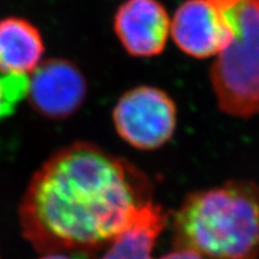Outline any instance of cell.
<instances>
[{
  "mask_svg": "<svg viewBox=\"0 0 259 259\" xmlns=\"http://www.w3.org/2000/svg\"><path fill=\"white\" fill-rule=\"evenodd\" d=\"M153 191L131 162L77 142L32 176L19 205L22 233L41 253L88 255L111 244Z\"/></svg>",
  "mask_w": 259,
  "mask_h": 259,
  "instance_id": "6da1fadb",
  "label": "cell"
},
{
  "mask_svg": "<svg viewBox=\"0 0 259 259\" xmlns=\"http://www.w3.org/2000/svg\"><path fill=\"white\" fill-rule=\"evenodd\" d=\"M229 24L232 40L216 57L210 80L227 115H259V0H209Z\"/></svg>",
  "mask_w": 259,
  "mask_h": 259,
  "instance_id": "3957f363",
  "label": "cell"
},
{
  "mask_svg": "<svg viewBox=\"0 0 259 259\" xmlns=\"http://www.w3.org/2000/svg\"><path fill=\"white\" fill-rule=\"evenodd\" d=\"M45 53L41 32L21 17L0 21V73L29 76L37 69Z\"/></svg>",
  "mask_w": 259,
  "mask_h": 259,
  "instance_id": "ba28073f",
  "label": "cell"
},
{
  "mask_svg": "<svg viewBox=\"0 0 259 259\" xmlns=\"http://www.w3.org/2000/svg\"><path fill=\"white\" fill-rule=\"evenodd\" d=\"M167 222L168 215L161 205L153 200L144 204L99 259H153L151 252Z\"/></svg>",
  "mask_w": 259,
  "mask_h": 259,
  "instance_id": "9c48e42d",
  "label": "cell"
},
{
  "mask_svg": "<svg viewBox=\"0 0 259 259\" xmlns=\"http://www.w3.org/2000/svg\"><path fill=\"white\" fill-rule=\"evenodd\" d=\"M116 134L132 148L156 150L176 134L178 111L173 99L150 85L122 94L112 113Z\"/></svg>",
  "mask_w": 259,
  "mask_h": 259,
  "instance_id": "277c9868",
  "label": "cell"
},
{
  "mask_svg": "<svg viewBox=\"0 0 259 259\" xmlns=\"http://www.w3.org/2000/svg\"><path fill=\"white\" fill-rule=\"evenodd\" d=\"M40 259H88L85 254L79 253H48Z\"/></svg>",
  "mask_w": 259,
  "mask_h": 259,
  "instance_id": "7c38bea8",
  "label": "cell"
},
{
  "mask_svg": "<svg viewBox=\"0 0 259 259\" xmlns=\"http://www.w3.org/2000/svg\"><path fill=\"white\" fill-rule=\"evenodd\" d=\"M174 44L196 59L218 57L232 40V30L209 0H185L170 21Z\"/></svg>",
  "mask_w": 259,
  "mask_h": 259,
  "instance_id": "8992f818",
  "label": "cell"
},
{
  "mask_svg": "<svg viewBox=\"0 0 259 259\" xmlns=\"http://www.w3.org/2000/svg\"><path fill=\"white\" fill-rule=\"evenodd\" d=\"M173 240L202 259H259V185L231 180L187 194L173 216Z\"/></svg>",
  "mask_w": 259,
  "mask_h": 259,
  "instance_id": "7a4b0ae2",
  "label": "cell"
},
{
  "mask_svg": "<svg viewBox=\"0 0 259 259\" xmlns=\"http://www.w3.org/2000/svg\"><path fill=\"white\" fill-rule=\"evenodd\" d=\"M114 32L130 56H160L170 34V18L158 0H126L114 16Z\"/></svg>",
  "mask_w": 259,
  "mask_h": 259,
  "instance_id": "52a82bcc",
  "label": "cell"
},
{
  "mask_svg": "<svg viewBox=\"0 0 259 259\" xmlns=\"http://www.w3.org/2000/svg\"><path fill=\"white\" fill-rule=\"evenodd\" d=\"M88 84L72 61L61 58L41 63L29 77L28 99L46 118L60 120L73 115L85 101Z\"/></svg>",
  "mask_w": 259,
  "mask_h": 259,
  "instance_id": "5b68a950",
  "label": "cell"
},
{
  "mask_svg": "<svg viewBox=\"0 0 259 259\" xmlns=\"http://www.w3.org/2000/svg\"><path fill=\"white\" fill-rule=\"evenodd\" d=\"M160 259H202V258L192 251L183 250V248H176V250L169 252V253L162 255Z\"/></svg>",
  "mask_w": 259,
  "mask_h": 259,
  "instance_id": "8fae6325",
  "label": "cell"
},
{
  "mask_svg": "<svg viewBox=\"0 0 259 259\" xmlns=\"http://www.w3.org/2000/svg\"><path fill=\"white\" fill-rule=\"evenodd\" d=\"M29 76L0 73V119L14 113L18 103L27 96Z\"/></svg>",
  "mask_w": 259,
  "mask_h": 259,
  "instance_id": "30bf717a",
  "label": "cell"
}]
</instances>
